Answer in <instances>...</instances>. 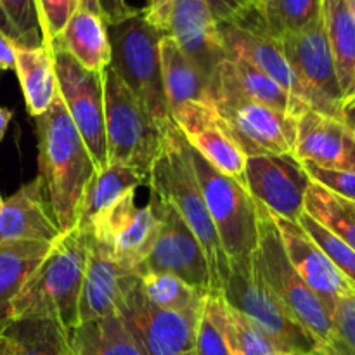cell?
Masks as SVG:
<instances>
[{"label": "cell", "instance_id": "9f6ffc18", "mask_svg": "<svg viewBox=\"0 0 355 355\" xmlns=\"http://www.w3.org/2000/svg\"><path fill=\"white\" fill-rule=\"evenodd\" d=\"M2 205H3V200H2V196H0V210H2Z\"/></svg>", "mask_w": 355, "mask_h": 355}, {"label": "cell", "instance_id": "cb8c5ba5", "mask_svg": "<svg viewBox=\"0 0 355 355\" xmlns=\"http://www.w3.org/2000/svg\"><path fill=\"white\" fill-rule=\"evenodd\" d=\"M52 243H0V335L12 324V304L31 274L51 250Z\"/></svg>", "mask_w": 355, "mask_h": 355}, {"label": "cell", "instance_id": "e0dca14e", "mask_svg": "<svg viewBox=\"0 0 355 355\" xmlns=\"http://www.w3.org/2000/svg\"><path fill=\"white\" fill-rule=\"evenodd\" d=\"M187 144L215 170L245 184L246 156L211 103H186L172 114ZM246 186V184H245Z\"/></svg>", "mask_w": 355, "mask_h": 355}, {"label": "cell", "instance_id": "ffe728a7", "mask_svg": "<svg viewBox=\"0 0 355 355\" xmlns=\"http://www.w3.org/2000/svg\"><path fill=\"white\" fill-rule=\"evenodd\" d=\"M293 155L302 163L355 173V135L338 118L305 111L297 118Z\"/></svg>", "mask_w": 355, "mask_h": 355}, {"label": "cell", "instance_id": "52a82bcc", "mask_svg": "<svg viewBox=\"0 0 355 355\" xmlns=\"http://www.w3.org/2000/svg\"><path fill=\"white\" fill-rule=\"evenodd\" d=\"M257 207H259V245L253 252L257 266L270 290L281 298L295 319L314 338L315 345L326 347L333 336L331 314L319 300L318 295L302 281L288 260L270 210L260 203H257Z\"/></svg>", "mask_w": 355, "mask_h": 355}, {"label": "cell", "instance_id": "f5cc1de1", "mask_svg": "<svg viewBox=\"0 0 355 355\" xmlns=\"http://www.w3.org/2000/svg\"><path fill=\"white\" fill-rule=\"evenodd\" d=\"M263 2H266V0H252V3H253V7H255V9H259V7L262 6Z\"/></svg>", "mask_w": 355, "mask_h": 355}, {"label": "cell", "instance_id": "d6986e66", "mask_svg": "<svg viewBox=\"0 0 355 355\" xmlns=\"http://www.w3.org/2000/svg\"><path fill=\"white\" fill-rule=\"evenodd\" d=\"M135 283L137 276L125 270L106 246L89 236L85 279L80 295V322L120 314Z\"/></svg>", "mask_w": 355, "mask_h": 355}, {"label": "cell", "instance_id": "8992f818", "mask_svg": "<svg viewBox=\"0 0 355 355\" xmlns=\"http://www.w3.org/2000/svg\"><path fill=\"white\" fill-rule=\"evenodd\" d=\"M220 293L229 307L250 319L279 352L311 355L318 349L314 338L270 290L253 255L241 262H229V276Z\"/></svg>", "mask_w": 355, "mask_h": 355}, {"label": "cell", "instance_id": "ab89813d", "mask_svg": "<svg viewBox=\"0 0 355 355\" xmlns=\"http://www.w3.org/2000/svg\"><path fill=\"white\" fill-rule=\"evenodd\" d=\"M35 3H37L45 47L51 49L80 7L78 0H35Z\"/></svg>", "mask_w": 355, "mask_h": 355}, {"label": "cell", "instance_id": "1f68e13d", "mask_svg": "<svg viewBox=\"0 0 355 355\" xmlns=\"http://www.w3.org/2000/svg\"><path fill=\"white\" fill-rule=\"evenodd\" d=\"M304 211L329 232L355 250V203L311 182L305 194Z\"/></svg>", "mask_w": 355, "mask_h": 355}, {"label": "cell", "instance_id": "f1b7e54d", "mask_svg": "<svg viewBox=\"0 0 355 355\" xmlns=\"http://www.w3.org/2000/svg\"><path fill=\"white\" fill-rule=\"evenodd\" d=\"M68 345L71 355H146L120 315L80 322L68 331Z\"/></svg>", "mask_w": 355, "mask_h": 355}, {"label": "cell", "instance_id": "4316f807", "mask_svg": "<svg viewBox=\"0 0 355 355\" xmlns=\"http://www.w3.org/2000/svg\"><path fill=\"white\" fill-rule=\"evenodd\" d=\"M52 45L64 49L89 71L103 73L111 64V45L106 23L96 12L78 7ZM51 45V47H52Z\"/></svg>", "mask_w": 355, "mask_h": 355}, {"label": "cell", "instance_id": "8fae6325", "mask_svg": "<svg viewBox=\"0 0 355 355\" xmlns=\"http://www.w3.org/2000/svg\"><path fill=\"white\" fill-rule=\"evenodd\" d=\"M211 104L246 158L293 153L297 118L291 114L234 96H215Z\"/></svg>", "mask_w": 355, "mask_h": 355}, {"label": "cell", "instance_id": "ee69618b", "mask_svg": "<svg viewBox=\"0 0 355 355\" xmlns=\"http://www.w3.org/2000/svg\"><path fill=\"white\" fill-rule=\"evenodd\" d=\"M16 64V54H14V44L0 30V71L14 69Z\"/></svg>", "mask_w": 355, "mask_h": 355}, {"label": "cell", "instance_id": "f907efd6", "mask_svg": "<svg viewBox=\"0 0 355 355\" xmlns=\"http://www.w3.org/2000/svg\"><path fill=\"white\" fill-rule=\"evenodd\" d=\"M347 3H349L350 12H352V14H354V17H355V0H347Z\"/></svg>", "mask_w": 355, "mask_h": 355}, {"label": "cell", "instance_id": "7a4b0ae2", "mask_svg": "<svg viewBox=\"0 0 355 355\" xmlns=\"http://www.w3.org/2000/svg\"><path fill=\"white\" fill-rule=\"evenodd\" d=\"M89 234L80 227L62 232L21 288L12 321H54L66 333L80 324V295L85 279Z\"/></svg>", "mask_w": 355, "mask_h": 355}, {"label": "cell", "instance_id": "db71d44e", "mask_svg": "<svg viewBox=\"0 0 355 355\" xmlns=\"http://www.w3.org/2000/svg\"><path fill=\"white\" fill-rule=\"evenodd\" d=\"M276 355H305V354H297V352H277Z\"/></svg>", "mask_w": 355, "mask_h": 355}, {"label": "cell", "instance_id": "ac0fdd59", "mask_svg": "<svg viewBox=\"0 0 355 355\" xmlns=\"http://www.w3.org/2000/svg\"><path fill=\"white\" fill-rule=\"evenodd\" d=\"M272 214V211H270ZM274 224L279 231L281 243L288 260L305 284L319 297L329 314H333L340 298L355 293V286L336 269L331 260L312 241L311 236L298 222L286 220L272 214Z\"/></svg>", "mask_w": 355, "mask_h": 355}, {"label": "cell", "instance_id": "484cf974", "mask_svg": "<svg viewBox=\"0 0 355 355\" xmlns=\"http://www.w3.org/2000/svg\"><path fill=\"white\" fill-rule=\"evenodd\" d=\"M148 180L149 177L144 173L113 163L96 172L83 193L76 227L89 232L125 194L134 193L141 186H148Z\"/></svg>", "mask_w": 355, "mask_h": 355}, {"label": "cell", "instance_id": "44dd1931", "mask_svg": "<svg viewBox=\"0 0 355 355\" xmlns=\"http://www.w3.org/2000/svg\"><path fill=\"white\" fill-rule=\"evenodd\" d=\"M218 31L224 44L225 59L238 58L248 61L250 64L272 78L281 89L286 90L302 114L311 111L304 89L295 76L288 59L284 58L279 42L238 24H218Z\"/></svg>", "mask_w": 355, "mask_h": 355}, {"label": "cell", "instance_id": "3957f363", "mask_svg": "<svg viewBox=\"0 0 355 355\" xmlns=\"http://www.w3.org/2000/svg\"><path fill=\"white\" fill-rule=\"evenodd\" d=\"M151 194L168 203L200 241L207 257L211 290L222 291L229 276V259L218 239L196 172L189 156V144L175 123L165 128L163 148L149 172Z\"/></svg>", "mask_w": 355, "mask_h": 355}, {"label": "cell", "instance_id": "74e56055", "mask_svg": "<svg viewBox=\"0 0 355 355\" xmlns=\"http://www.w3.org/2000/svg\"><path fill=\"white\" fill-rule=\"evenodd\" d=\"M298 224L300 227L307 232L312 238V241L319 246V248L324 252V255L331 260L333 266L350 281L355 286V250L350 248L347 243H343L342 239L336 238L333 232H329L328 229L322 227L319 222H315L314 218L309 214L302 211V215L298 217Z\"/></svg>", "mask_w": 355, "mask_h": 355}, {"label": "cell", "instance_id": "d6a6232c", "mask_svg": "<svg viewBox=\"0 0 355 355\" xmlns=\"http://www.w3.org/2000/svg\"><path fill=\"white\" fill-rule=\"evenodd\" d=\"M139 293L149 305L163 311H196L201 309L207 291L184 283L177 276L146 272L137 277Z\"/></svg>", "mask_w": 355, "mask_h": 355}, {"label": "cell", "instance_id": "30bf717a", "mask_svg": "<svg viewBox=\"0 0 355 355\" xmlns=\"http://www.w3.org/2000/svg\"><path fill=\"white\" fill-rule=\"evenodd\" d=\"M279 45L304 89L309 110L340 120L343 92L322 16L300 33L284 37Z\"/></svg>", "mask_w": 355, "mask_h": 355}, {"label": "cell", "instance_id": "bcb514c9", "mask_svg": "<svg viewBox=\"0 0 355 355\" xmlns=\"http://www.w3.org/2000/svg\"><path fill=\"white\" fill-rule=\"evenodd\" d=\"M12 118V111L7 110V107L0 106V142L3 141V135H6L7 127H9V121Z\"/></svg>", "mask_w": 355, "mask_h": 355}, {"label": "cell", "instance_id": "83f0119b", "mask_svg": "<svg viewBox=\"0 0 355 355\" xmlns=\"http://www.w3.org/2000/svg\"><path fill=\"white\" fill-rule=\"evenodd\" d=\"M14 54H16L14 71L19 78L24 104H26L28 113L37 118L44 114L59 96L54 58H52L51 49L45 45L37 49L14 45Z\"/></svg>", "mask_w": 355, "mask_h": 355}, {"label": "cell", "instance_id": "603a6c76", "mask_svg": "<svg viewBox=\"0 0 355 355\" xmlns=\"http://www.w3.org/2000/svg\"><path fill=\"white\" fill-rule=\"evenodd\" d=\"M210 90L211 99L215 96H234L266 104L295 118L302 114L286 90L245 59H225L215 73Z\"/></svg>", "mask_w": 355, "mask_h": 355}, {"label": "cell", "instance_id": "6da1fadb", "mask_svg": "<svg viewBox=\"0 0 355 355\" xmlns=\"http://www.w3.org/2000/svg\"><path fill=\"white\" fill-rule=\"evenodd\" d=\"M35 121L38 177L44 184L52 217L62 234L78 224L83 193L97 168L61 97H55L51 107Z\"/></svg>", "mask_w": 355, "mask_h": 355}, {"label": "cell", "instance_id": "11a10c76", "mask_svg": "<svg viewBox=\"0 0 355 355\" xmlns=\"http://www.w3.org/2000/svg\"><path fill=\"white\" fill-rule=\"evenodd\" d=\"M311 355H328V354H326V352H322V350H319V349H315L314 352H312Z\"/></svg>", "mask_w": 355, "mask_h": 355}, {"label": "cell", "instance_id": "c3c4849f", "mask_svg": "<svg viewBox=\"0 0 355 355\" xmlns=\"http://www.w3.org/2000/svg\"><path fill=\"white\" fill-rule=\"evenodd\" d=\"M168 2H170V0H148V6H146L144 12L146 14L158 12V10H162L163 7H165Z\"/></svg>", "mask_w": 355, "mask_h": 355}, {"label": "cell", "instance_id": "e575fe53", "mask_svg": "<svg viewBox=\"0 0 355 355\" xmlns=\"http://www.w3.org/2000/svg\"><path fill=\"white\" fill-rule=\"evenodd\" d=\"M0 30L16 47H44L35 0H0Z\"/></svg>", "mask_w": 355, "mask_h": 355}, {"label": "cell", "instance_id": "681fc988", "mask_svg": "<svg viewBox=\"0 0 355 355\" xmlns=\"http://www.w3.org/2000/svg\"><path fill=\"white\" fill-rule=\"evenodd\" d=\"M78 6L83 7V9L90 10V12H96L101 16V10H99V3H97V0H78ZM103 17V16H101Z\"/></svg>", "mask_w": 355, "mask_h": 355}, {"label": "cell", "instance_id": "ba28073f", "mask_svg": "<svg viewBox=\"0 0 355 355\" xmlns=\"http://www.w3.org/2000/svg\"><path fill=\"white\" fill-rule=\"evenodd\" d=\"M189 156L229 262L248 260L259 245L257 201L245 184L215 170L191 146Z\"/></svg>", "mask_w": 355, "mask_h": 355}, {"label": "cell", "instance_id": "6f0895ef", "mask_svg": "<svg viewBox=\"0 0 355 355\" xmlns=\"http://www.w3.org/2000/svg\"><path fill=\"white\" fill-rule=\"evenodd\" d=\"M184 355H196L194 352H189V354H184Z\"/></svg>", "mask_w": 355, "mask_h": 355}, {"label": "cell", "instance_id": "5b68a950", "mask_svg": "<svg viewBox=\"0 0 355 355\" xmlns=\"http://www.w3.org/2000/svg\"><path fill=\"white\" fill-rule=\"evenodd\" d=\"M103 80L107 163L128 166L149 177L168 125L162 127L149 114L111 66L103 71Z\"/></svg>", "mask_w": 355, "mask_h": 355}, {"label": "cell", "instance_id": "7c38bea8", "mask_svg": "<svg viewBox=\"0 0 355 355\" xmlns=\"http://www.w3.org/2000/svg\"><path fill=\"white\" fill-rule=\"evenodd\" d=\"M146 16L165 37L177 42L180 51L210 82L211 89L215 73L225 61V51L218 24L205 0H170L162 10Z\"/></svg>", "mask_w": 355, "mask_h": 355}, {"label": "cell", "instance_id": "4fadbf2b", "mask_svg": "<svg viewBox=\"0 0 355 355\" xmlns=\"http://www.w3.org/2000/svg\"><path fill=\"white\" fill-rule=\"evenodd\" d=\"M151 196L158 205L159 229L151 253L135 270V276L146 272L172 274L198 290L214 291L207 257L198 238L168 203L158 200L155 194Z\"/></svg>", "mask_w": 355, "mask_h": 355}, {"label": "cell", "instance_id": "8d00e7d4", "mask_svg": "<svg viewBox=\"0 0 355 355\" xmlns=\"http://www.w3.org/2000/svg\"><path fill=\"white\" fill-rule=\"evenodd\" d=\"M224 333L231 355H276L277 347L253 324L225 302Z\"/></svg>", "mask_w": 355, "mask_h": 355}, {"label": "cell", "instance_id": "7dc6e473", "mask_svg": "<svg viewBox=\"0 0 355 355\" xmlns=\"http://www.w3.org/2000/svg\"><path fill=\"white\" fill-rule=\"evenodd\" d=\"M0 355H17L16 345L3 335H0Z\"/></svg>", "mask_w": 355, "mask_h": 355}, {"label": "cell", "instance_id": "9c48e42d", "mask_svg": "<svg viewBox=\"0 0 355 355\" xmlns=\"http://www.w3.org/2000/svg\"><path fill=\"white\" fill-rule=\"evenodd\" d=\"M51 52L58 75L59 97L82 135L97 172H101L110 165L104 127L103 73L85 69L59 45H52Z\"/></svg>", "mask_w": 355, "mask_h": 355}, {"label": "cell", "instance_id": "5bb4252c", "mask_svg": "<svg viewBox=\"0 0 355 355\" xmlns=\"http://www.w3.org/2000/svg\"><path fill=\"white\" fill-rule=\"evenodd\" d=\"M159 229L156 200L151 196L146 207L135 205V191L127 193L87 234L106 246L118 263L134 272L148 259Z\"/></svg>", "mask_w": 355, "mask_h": 355}, {"label": "cell", "instance_id": "9a60e30c", "mask_svg": "<svg viewBox=\"0 0 355 355\" xmlns=\"http://www.w3.org/2000/svg\"><path fill=\"white\" fill-rule=\"evenodd\" d=\"M201 309H156L142 298L135 283L118 315L146 355H184L194 352Z\"/></svg>", "mask_w": 355, "mask_h": 355}, {"label": "cell", "instance_id": "277c9868", "mask_svg": "<svg viewBox=\"0 0 355 355\" xmlns=\"http://www.w3.org/2000/svg\"><path fill=\"white\" fill-rule=\"evenodd\" d=\"M106 30L111 45V68L162 127L172 123L159 58V44L165 37L163 31L148 19L144 9L106 24Z\"/></svg>", "mask_w": 355, "mask_h": 355}, {"label": "cell", "instance_id": "f35d334b", "mask_svg": "<svg viewBox=\"0 0 355 355\" xmlns=\"http://www.w3.org/2000/svg\"><path fill=\"white\" fill-rule=\"evenodd\" d=\"M331 321V342L318 349L328 355H355V293L336 302Z\"/></svg>", "mask_w": 355, "mask_h": 355}, {"label": "cell", "instance_id": "d590c367", "mask_svg": "<svg viewBox=\"0 0 355 355\" xmlns=\"http://www.w3.org/2000/svg\"><path fill=\"white\" fill-rule=\"evenodd\" d=\"M225 300L220 291H210L205 298L196 329V355H231L224 333Z\"/></svg>", "mask_w": 355, "mask_h": 355}, {"label": "cell", "instance_id": "f6af8a7d", "mask_svg": "<svg viewBox=\"0 0 355 355\" xmlns=\"http://www.w3.org/2000/svg\"><path fill=\"white\" fill-rule=\"evenodd\" d=\"M340 120L355 135V96L345 97L340 107Z\"/></svg>", "mask_w": 355, "mask_h": 355}, {"label": "cell", "instance_id": "7402d4cb", "mask_svg": "<svg viewBox=\"0 0 355 355\" xmlns=\"http://www.w3.org/2000/svg\"><path fill=\"white\" fill-rule=\"evenodd\" d=\"M61 231L52 217L40 177L21 186L3 200L0 210V243L58 241Z\"/></svg>", "mask_w": 355, "mask_h": 355}, {"label": "cell", "instance_id": "d4e9b609", "mask_svg": "<svg viewBox=\"0 0 355 355\" xmlns=\"http://www.w3.org/2000/svg\"><path fill=\"white\" fill-rule=\"evenodd\" d=\"M162 78L170 118L186 103H211L210 82L194 62L180 51L172 37H163L159 44Z\"/></svg>", "mask_w": 355, "mask_h": 355}, {"label": "cell", "instance_id": "f546056e", "mask_svg": "<svg viewBox=\"0 0 355 355\" xmlns=\"http://www.w3.org/2000/svg\"><path fill=\"white\" fill-rule=\"evenodd\" d=\"M322 21L345 99L355 78V17L347 0H322Z\"/></svg>", "mask_w": 355, "mask_h": 355}, {"label": "cell", "instance_id": "4dcf8cb0", "mask_svg": "<svg viewBox=\"0 0 355 355\" xmlns=\"http://www.w3.org/2000/svg\"><path fill=\"white\" fill-rule=\"evenodd\" d=\"M255 14L248 30L279 42L315 23L322 16V0H266Z\"/></svg>", "mask_w": 355, "mask_h": 355}, {"label": "cell", "instance_id": "b9f144b4", "mask_svg": "<svg viewBox=\"0 0 355 355\" xmlns=\"http://www.w3.org/2000/svg\"><path fill=\"white\" fill-rule=\"evenodd\" d=\"M205 3L217 24L246 26L252 14H255L252 0H205Z\"/></svg>", "mask_w": 355, "mask_h": 355}, {"label": "cell", "instance_id": "60d3db41", "mask_svg": "<svg viewBox=\"0 0 355 355\" xmlns=\"http://www.w3.org/2000/svg\"><path fill=\"white\" fill-rule=\"evenodd\" d=\"M307 172L309 179L318 186L331 191L336 196L355 203V173L343 172V170L322 168V166L312 165V163H302Z\"/></svg>", "mask_w": 355, "mask_h": 355}, {"label": "cell", "instance_id": "836d02e7", "mask_svg": "<svg viewBox=\"0 0 355 355\" xmlns=\"http://www.w3.org/2000/svg\"><path fill=\"white\" fill-rule=\"evenodd\" d=\"M3 336L16 345L17 355H71L68 333L54 321H14Z\"/></svg>", "mask_w": 355, "mask_h": 355}, {"label": "cell", "instance_id": "2e32d148", "mask_svg": "<svg viewBox=\"0 0 355 355\" xmlns=\"http://www.w3.org/2000/svg\"><path fill=\"white\" fill-rule=\"evenodd\" d=\"M312 180L293 153L248 156L245 184L257 203L276 217L297 222L304 211L305 194Z\"/></svg>", "mask_w": 355, "mask_h": 355}, {"label": "cell", "instance_id": "816d5d0a", "mask_svg": "<svg viewBox=\"0 0 355 355\" xmlns=\"http://www.w3.org/2000/svg\"><path fill=\"white\" fill-rule=\"evenodd\" d=\"M350 96H355V78H354V82H352V85H350V89H349V92H347V96H345V97H350Z\"/></svg>", "mask_w": 355, "mask_h": 355}, {"label": "cell", "instance_id": "7bdbcfd3", "mask_svg": "<svg viewBox=\"0 0 355 355\" xmlns=\"http://www.w3.org/2000/svg\"><path fill=\"white\" fill-rule=\"evenodd\" d=\"M97 3H99L101 16L106 24L125 19L137 10L128 6L127 0H97Z\"/></svg>", "mask_w": 355, "mask_h": 355}]
</instances>
